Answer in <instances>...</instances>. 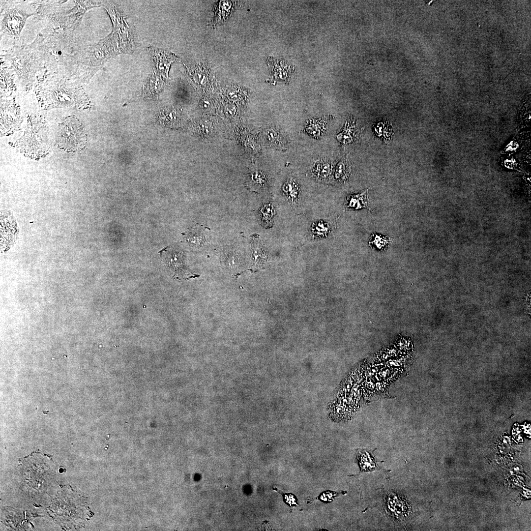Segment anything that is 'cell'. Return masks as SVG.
<instances>
[{
	"instance_id": "obj_1",
	"label": "cell",
	"mask_w": 531,
	"mask_h": 531,
	"mask_svg": "<svg viewBox=\"0 0 531 531\" xmlns=\"http://www.w3.org/2000/svg\"><path fill=\"white\" fill-rule=\"evenodd\" d=\"M87 136L81 121L74 117L64 118L59 126L58 147L68 152H76L85 147Z\"/></svg>"
},
{
	"instance_id": "obj_2",
	"label": "cell",
	"mask_w": 531,
	"mask_h": 531,
	"mask_svg": "<svg viewBox=\"0 0 531 531\" xmlns=\"http://www.w3.org/2000/svg\"><path fill=\"white\" fill-rule=\"evenodd\" d=\"M35 126L36 125L33 122H30L28 125L26 132H25V135L23 136V137L21 138L22 140L21 141V143L22 144L21 145V146L22 148L24 149V150H25L26 151H28V150L29 151L30 148H31L30 151L31 152L32 147H33V148H35V150H36L35 148H37V147L35 144L36 143H37L41 148H43L45 149H46V148H46V147L43 146V145L46 147V144L35 140H37L39 141L46 142V141L41 140V139L46 140V130L45 128H42L44 127V126L42 125L37 132H36L37 131L38 128H35Z\"/></svg>"
},
{
	"instance_id": "obj_3",
	"label": "cell",
	"mask_w": 531,
	"mask_h": 531,
	"mask_svg": "<svg viewBox=\"0 0 531 531\" xmlns=\"http://www.w3.org/2000/svg\"><path fill=\"white\" fill-rule=\"evenodd\" d=\"M18 232L15 220L9 214L1 215V247L10 245L15 240Z\"/></svg>"
},
{
	"instance_id": "obj_4",
	"label": "cell",
	"mask_w": 531,
	"mask_h": 531,
	"mask_svg": "<svg viewBox=\"0 0 531 531\" xmlns=\"http://www.w3.org/2000/svg\"><path fill=\"white\" fill-rule=\"evenodd\" d=\"M251 251L252 268L257 270L263 268L267 262L268 254L256 236L252 239Z\"/></svg>"
},
{
	"instance_id": "obj_5",
	"label": "cell",
	"mask_w": 531,
	"mask_h": 531,
	"mask_svg": "<svg viewBox=\"0 0 531 531\" xmlns=\"http://www.w3.org/2000/svg\"><path fill=\"white\" fill-rule=\"evenodd\" d=\"M311 171L312 176L316 180L322 182H327L331 177L332 166L329 162L320 159L314 162Z\"/></svg>"
},
{
	"instance_id": "obj_6",
	"label": "cell",
	"mask_w": 531,
	"mask_h": 531,
	"mask_svg": "<svg viewBox=\"0 0 531 531\" xmlns=\"http://www.w3.org/2000/svg\"><path fill=\"white\" fill-rule=\"evenodd\" d=\"M265 132L266 138L271 145L281 149L288 148L289 140L284 132L279 129L270 128L266 130Z\"/></svg>"
},
{
	"instance_id": "obj_7",
	"label": "cell",
	"mask_w": 531,
	"mask_h": 531,
	"mask_svg": "<svg viewBox=\"0 0 531 531\" xmlns=\"http://www.w3.org/2000/svg\"><path fill=\"white\" fill-rule=\"evenodd\" d=\"M346 208L358 209L362 208L369 209L368 190L356 195H350L346 199L345 203Z\"/></svg>"
},
{
	"instance_id": "obj_8",
	"label": "cell",
	"mask_w": 531,
	"mask_h": 531,
	"mask_svg": "<svg viewBox=\"0 0 531 531\" xmlns=\"http://www.w3.org/2000/svg\"><path fill=\"white\" fill-rule=\"evenodd\" d=\"M282 190L287 200L292 204H296L299 198L300 188L297 183L290 178L284 184Z\"/></svg>"
},
{
	"instance_id": "obj_9",
	"label": "cell",
	"mask_w": 531,
	"mask_h": 531,
	"mask_svg": "<svg viewBox=\"0 0 531 531\" xmlns=\"http://www.w3.org/2000/svg\"><path fill=\"white\" fill-rule=\"evenodd\" d=\"M326 122L325 120L310 118L307 121L305 130L308 134L314 138H319L326 130Z\"/></svg>"
},
{
	"instance_id": "obj_10",
	"label": "cell",
	"mask_w": 531,
	"mask_h": 531,
	"mask_svg": "<svg viewBox=\"0 0 531 531\" xmlns=\"http://www.w3.org/2000/svg\"><path fill=\"white\" fill-rule=\"evenodd\" d=\"M188 243L192 246H202L205 242V236L202 228L193 227L184 233Z\"/></svg>"
},
{
	"instance_id": "obj_11",
	"label": "cell",
	"mask_w": 531,
	"mask_h": 531,
	"mask_svg": "<svg viewBox=\"0 0 531 531\" xmlns=\"http://www.w3.org/2000/svg\"><path fill=\"white\" fill-rule=\"evenodd\" d=\"M350 174V165L348 159L346 158L338 163L334 171V177L337 181L340 182L346 181Z\"/></svg>"
},
{
	"instance_id": "obj_12",
	"label": "cell",
	"mask_w": 531,
	"mask_h": 531,
	"mask_svg": "<svg viewBox=\"0 0 531 531\" xmlns=\"http://www.w3.org/2000/svg\"><path fill=\"white\" fill-rule=\"evenodd\" d=\"M275 214L273 206L266 204L263 206L260 211L261 219L265 227H270L272 225V218Z\"/></svg>"
},
{
	"instance_id": "obj_13",
	"label": "cell",
	"mask_w": 531,
	"mask_h": 531,
	"mask_svg": "<svg viewBox=\"0 0 531 531\" xmlns=\"http://www.w3.org/2000/svg\"><path fill=\"white\" fill-rule=\"evenodd\" d=\"M329 229L328 225L323 221H319L314 223L311 227L312 233L317 237L326 236L329 232Z\"/></svg>"
},
{
	"instance_id": "obj_14",
	"label": "cell",
	"mask_w": 531,
	"mask_h": 531,
	"mask_svg": "<svg viewBox=\"0 0 531 531\" xmlns=\"http://www.w3.org/2000/svg\"><path fill=\"white\" fill-rule=\"evenodd\" d=\"M253 184L255 186L259 188L264 187L266 184V176L259 171L255 172L251 177Z\"/></svg>"
},
{
	"instance_id": "obj_15",
	"label": "cell",
	"mask_w": 531,
	"mask_h": 531,
	"mask_svg": "<svg viewBox=\"0 0 531 531\" xmlns=\"http://www.w3.org/2000/svg\"><path fill=\"white\" fill-rule=\"evenodd\" d=\"M373 240L369 241V244L375 245L377 248L381 249L385 247L389 242V240L387 237L381 235H373Z\"/></svg>"
},
{
	"instance_id": "obj_16",
	"label": "cell",
	"mask_w": 531,
	"mask_h": 531,
	"mask_svg": "<svg viewBox=\"0 0 531 531\" xmlns=\"http://www.w3.org/2000/svg\"><path fill=\"white\" fill-rule=\"evenodd\" d=\"M285 500L287 503L292 506V505L296 504L295 502V497L291 494H284Z\"/></svg>"
}]
</instances>
